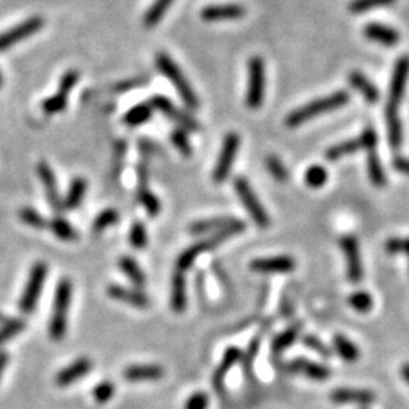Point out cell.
<instances>
[{
	"label": "cell",
	"mask_w": 409,
	"mask_h": 409,
	"mask_svg": "<svg viewBox=\"0 0 409 409\" xmlns=\"http://www.w3.org/2000/svg\"><path fill=\"white\" fill-rule=\"evenodd\" d=\"M347 102H349V94L346 91H335L330 96H325V98H321V99L312 100L308 105L299 108V110L289 113L285 123L289 127H296L305 122L312 120V118H316L317 115L323 113L338 110V108L344 106Z\"/></svg>",
	"instance_id": "cell-1"
},
{
	"label": "cell",
	"mask_w": 409,
	"mask_h": 409,
	"mask_svg": "<svg viewBox=\"0 0 409 409\" xmlns=\"http://www.w3.org/2000/svg\"><path fill=\"white\" fill-rule=\"evenodd\" d=\"M70 300H71V281L67 277H64L57 287L53 312L49 323V335L52 340L59 341L66 337Z\"/></svg>",
	"instance_id": "cell-2"
},
{
	"label": "cell",
	"mask_w": 409,
	"mask_h": 409,
	"mask_svg": "<svg viewBox=\"0 0 409 409\" xmlns=\"http://www.w3.org/2000/svg\"><path fill=\"white\" fill-rule=\"evenodd\" d=\"M156 67L159 69L161 73H164V76L175 85V88L178 90L180 99L184 100V103L190 108V110H196L199 108V98L196 93L192 91L191 85L188 83L187 78L184 76V73L180 71L178 67V64L171 59L167 53H158L156 55Z\"/></svg>",
	"instance_id": "cell-3"
},
{
	"label": "cell",
	"mask_w": 409,
	"mask_h": 409,
	"mask_svg": "<svg viewBox=\"0 0 409 409\" xmlns=\"http://www.w3.org/2000/svg\"><path fill=\"white\" fill-rule=\"evenodd\" d=\"M234 188L236 191V195H238L241 203L244 204V208L249 211L250 217L253 219L258 228H261V229L268 228V226H270V217H268V214L265 212L260 199L256 197L255 191L250 187L249 182H247V179L241 176L236 178L234 180Z\"/></svg>",
	"instance_id": "cell-4"
},
{
	"label": "cell",
	"mask_w": 409,
	"mask_h": 409,
	"mask_svg": "<svg viewBox=\"0 0 409 409\" xmlns=\"http://www.w3.org/2000/svg\"><path fill=\"white\" fill-rule=\"evenodd\" d=\"M47 276V264L46 263H37L29 273L28 284L25 287V292L20 299V311L25 314H30L35 309L38 299L41 296L42 287H45Z\"/></svg>",
	"instance_id": "cell-5"
},
{
	"label": "cell",
	"mask_w": 409,
	"mask_h": 409,
	"mask_svg": "<svg viewBox=\"0 0 409 409\" xmlns=\"http://www.w3.org/2000/svg\"><path fill=\"white\" fill-rule=\"evenodd\" d=\"M265 90V69L264 61L260 57H253L249 61V87H247L246 103L250 110H260L264 100Z\"/></svg>",
	"instance_id": "cell-6"
},
{
	"label": "cell",
	"mask_w": 409,
	"mask_h": 409,
	"mask_svg": "<svg viewBox=\"0 0 409 409\" xmlns=\"http://www.w3.org/2000/svg\"><path fill=\"white\" fill-rule=\"evenodd\" d=\"M240 149V135L235 132H229L223 139V146L220 150V155L217 159V164H215L212 179L217 184H221L226 179H228L231 168L234 166V161L236 158Z\"/></svg>",
	"instance_id": "cell-7"
},
{
	"label": "cell",
	"mask_w": 409,
	"mask_h": 409,
	"mask_svg": "<svg viewBox=\"0 0 409 409\" xmlns=\"http://www.w3.org/2000/svg\"><path fill=\"white\" fill-rule=\"evenodd\" d=\"M42 26H45V20H42L41 17H30L25 20L23 23H20L16 28L4 32V34H0V52L9 49L11 46H14L16 42L21 40L37 34L38 30H41Z\"/></svg>",
	"instance_id": "cell-8"
},
{
	"label": "cell",
	"mask_w": 409,
	"mask_h": 409,
	"mask_svg": "<svg viewBox=\"0 0 409 409\" xmlns=\"http://www.w3.org/2000/svg\"><path fill=\"white\" fill-rule=\"evenodd\" d=\"M340 246L346 255L347 260V277L353 284L361 282L364 276L362 263H361V253H359V244L358 240L353 235H346L340 240Z\"/></svg>",
	"instance_id": "cell-9"
},
{
	"label": "cell",
	"mask_w": 409,
	"mask_h": 409,
	"mask_svg": "<svg viewBox=\"0 0 409 409\" xmlns=\"http://www.w3.org/2000/svg\"><path fill=\"white\" fill-rule=\"evenodd\" d=\"M408 78H409V55H405L396 62L391 83H390L388 108H394V110H397V106H399L401 100L403 99Z\"/></svg>",
	"instance_id": "cell-10"
},
{
	"label": "cell",
	"mask_w": 409,
	"mask_h": 409,
	"mask_svg": "<svg viewBox=\"0 0 409 409\" xmlns=\"http://www.w3.org/2000/svg\"><path fill=\"white\" fill-rule=\"evenodd\" d=\"M150 105L156 108V110L164 115H167L170 120L176 122L180 127L187 129V131H199V123L195 118H191L187 113L180 111L179 108H176L167 98H164V96H155V98L150 100Z\"/></svg>",
	"instance_id": "cell-11"
},
{
	"label": "cell",
	"mask_w": 409,
	"mask_h": 409,
	"mask_svg": "<svg viewBox=\"0 0 409 409\" xmlns=\"http://www.w3.org/2000/svg\"><path fill=\"white\" fill-rule=\"evenodd\" d=\"M250 270L264 275H279V273H289L296 268V261L292 256L279 255L272 258H260L250 263Z\"/></svg>",
	"instance_id": "cell-12"
},
{
	"label": "cell",
	"mask_w": 409,
	"mask_h": 409,
	"mask_svg": "<svg viewBox=\"0 0 409 409\" xmlns=\"http://www.w3.org/2000/svg\"><path fill=\"white\" fill-rule=\"evenodd\" d=\"M37 173L42 182V185H45L46 188V195H47L50 207L59 212L64 207H62V199L59 196L55 173H53V170L50 168V166L46 163V161H41V163H38Z\"/></svg>",
	"instance_id": "cell-13"
},
{
	"label": "cell",
	"mask_w": 409,
	"mask_h": 409,
	"mask_svg": "<svg viewBox=\"0 0 409 409\" xmlns=\"http://www.w3.org/2000/svg\"><path fill=\"white\" fill-rule=\"evenodd\" d=\"M93 369V361L90 358H79L74 362H71L70 365H67L66 369H62L58 374H57V385L58 386H69L71 384H74L76 381L82 379L85 374H88Z\"/></svg>",
	"instance_id": "cell-14"
},
{
	"label": "cell",
	"mask_w": 409,
	"mask_h": 409,
	"mask_svg": "<svg viewBox=\"0 0 409 409\" xmlns=\"http://www.w3.org/2000/svg\"><path fill=\"white\" fill-rule=\"evenodd\" d=\"M106 293L111 299L118 300V302H125L127 305H132L142 309L150 305L149 297L135 288H127L123 285H110L106 288Z\"/></svg>",
	"instance_id": "cell-15"
},
{
	"label": "cell",
	"mask_w": 409,
	"mask_h": 409,
	"mask_svg": "<svg viewBox=\"0 0 409 409\" xmlns=\"http://www.w3.org/2000/svg\"><path fill=\"white\" fill-rule=\"evenodd\" d=\"M246 14L244 6L238 4L212 5L202 9V18L204 21H223V20H238Z\"/></svg>",
	"instance_id": "cell-16"
},
{
	"label": "cell",
	"mask_w": 409,
	"mask_h": 409,
	"mask_svg": "<svg viewBox=\"0 0 409 409\" xmlns=\"http://www.w3.org/2000/svg\"><path fill=\"white\" fill-rule=\"evenodd\" d=\"M164 369L158 364H135L123 370V378L129 382L158 381L164 378Z\"/></svg>",
	"instance_id": "cell-17"
},
{
	"label": "cell",
	"mask_w": 409,
	"mask_h": 409,
	"mask_svg": "<svg viewBox=\"0 0 409 409\" xmlns=\"http://www.w3.org/2000/svg\"><path fill=\"white\" fill-rule=\"evenodd\" d=\"M241 358H243V353H241V350L238 347L232 346V347H229L228 350L224 352L221 362L217 367V370L214 371V376H212V386H214L215 391L220 393V394L224 391V378H226V374L229 373V370Z\"/></svg>",
	"instance_id": "cell-18"
},
{
	"label": "cell",
	"mask_w": 409,
	"mask_h": 409,
	"mask_svg": "<svg viewBox=\"0 0 409 409\" xmlns=\"http://www.w3.org/2000/svg\"><path fill=\"white\" fill-rule=\"evenodd\" d=\"M288 370L297 373V374H304L306 378L312 381H326L330 376V370L326 367V365H321L318 362H312L305 358H297L288 364Z\"/></svg>",
	"instance_id": "cell-19"
},
{
	"label": "cell",
	"mask_w": 409,
	"mask_h": 409,
	"mask_svg": "<svg viewBox=\"0 0 409 409\" xmlns=\"http://www.w3.org/2000/svg\"><path fill=\"white\" fill-rule=\"evenodd\" d=\"M364 35L369 40L378 42V45L394 47L397 42L401 41V34L394 28L379 25V23H370L364 28Z\"/></svg>",
	"instance_id": "cell-20"
},
{
	"label": "cell",
	"mask_w": 409,
	"mask_h": 409,
	"mask_svg": "<svg viewBox=\"0 0 409 409\" xmlns=\"http://www.w3.org/2000/svg\"><path fill=\"white\" fill-rule=\"evenodd\" d=\"M330 401L333 403H357L367 406L376 401L373 391L355 390V388H337L330 393Z\"/></svg>",
	"instance_id": "cell-21"
},
{
	"label": "cell",
	"mask_w": 409,
	"mask_h": 409,
	"mask_svg": "<svg viewBox=\"0 0 409 409\" xmlns=\"http://www.w3.org/2000/svg\"><path fill=\"white\" fill-rule=\"evenodd\" d=\"M171 309L182 314L187 309V279L185 273L176 272L171 279Z\"/></svg>",
	"instance_id": "cell-22"
},
{
	"label": "cell",
	"mask_w": 409,
	"mask_h": 409,
	"mask_svg": "<svg viewBox=\"0 0 409 409\" xmlns=\"http://www.w3.org/2000/svg\"><path fill=\"white\" fill-rule=\"evenodd\" d=\"M349 82L355 90H358L361 93L362 98L370 102L376 103L379 100V91L374 87V83H371L367 76H364L361 71H352L349 76Z\"/></svg>",
	"instance_id": "cell-23"
},
{
	"label": "cell",
	"mask_w": 409,
	"mask_h": 409,
	"mask_svg": "<svg viewBox=\"0 0 409 409\" xmlns=\"http://www.w3.org/2000/svg\"><path fill=\"white\" fill-rule=\"evenodd\" d=\"M211 249H212V247H211L208 238L203 240V241H199L196 244H192L190 249L184 250L179 255L178 263H176V272L185 273L188 268L192 265V263L196 261V258L199 255H202L203 252H207V250H211Z\"/></svg>",
	"instance_id": "cell-24"
},
{
	"label": "cell",
	"mask_w": 409,
	"mask_h": 409,
	"mask_svg": "<svg viewBox=\"0 0 409 409\" xmlns=\"http://www.w3.org/2000/svg\"><path fill=\"white\" fill-rule=\"evenodd\" d=\"M385 118H386V126H388L390 146L394 149H399L402 142H403V129H402L401 118H399V115H397V110L386 106Z\"/></svg>",
	"instance_id": "cell-25"
},
{
	"label": "cell",
	"mask_w": 409,
	"mask_h": 409,
	"mask_svg": "<svg viewBox=\"0 0 409 409\" xmlns=\"http://www.w3.org/2000/svg\"><path fill=\"white\" fill-rule=\"evenodd\" d=\"M236 221V219L234 217H214V219H207V220H199L195 221L190 226V232L199 235V234H204V232H209V231H221L224 228H228V226L234 224Z\"/></svg>",
	"instance_id": "cell-26"
},
{
	"label": "cell",
	"mask_w": 409,
	"mask_h": 409,
	"mask_svg": "<svg viewBox=\"0 0 409 409\" xmlns=\"http://www.w3.org/2000/svg\"><path fill=\"white\" fill-rule=\"evenodd\" d=\"M118 267H120V270L127 276L129 281H131L135 287L142 288L146 285V276L142 270V267L137 264L134 258L122 256L120 261H118Z\"/></svg>",
	"instance_id": "cell-27"
},
{
	"label": "cell",
	"mask_w": 409,
	"mask_h": 409,
	"mask_svg": "<svg viewBox=\"0 0 409 409\" xmlns=\"http://www.w3.org/2000/svg\"><path fill=\"white\" fill-rule=\"evenodd\" d=\"M300 330H302V323H296V325H292L289 328H287L282 333H279V335H276L273 342H272V352L275 355H279V353H282L284 350H287L299 338Z\"/></svg>",
	"instance_id": "cell-28"
},
{
	"label": "cell",
	"mask_w": 409,
	"mask_h": 409,
	"mask_svg": "<svg viewBox=\"0 0 409 409\" xmlns=\"http://www.w3.org/2000/svg\"><path fill=\"white\" fill-rule=\"evenodd\" d=\"M152 114H154V106L150 105V102L149 103H139V105L131 108V110L125 114L123 122L127 126L135 127V126H139V125L149 122L150 118H152Z\"/></svg>",
	"instance_id": "cell-29"
},
{
	"label": "cell",
	"mask_w": 409,
	"mask_h": 409,
	"mask_svg": "<svg viewBox=\"0 0 409 409\" xmlns=\"http://www.w3.org/2000/svg\"><path fill=\"white\" fill-rule=\"evenodd\" d=\"M85 191H87V180H85L83 178H76L73 182H71V185L69 188V192H67V197L66 200L62 202V207L66 208V209H74V208H78L83 196H85Z\"/></svg>",
	"instance_id": "cell-30"
},
{
	"label": "cell",
	"mask_w": 409,
	"mask_h": 409,
	"mask_svg": "<svg viewBox=\"0 0 409 409\" xmlns=\"http://www.w3.org/2000/svg\"><path fill=\"white\" fill-rule=\"evenodd\" d=\"M333 347H335V352L340 355L341 359H344L346 362H355L359 358L358 347L344 335L333 337Z\"/></svg>",
	"instance_id": "cell-31"
},
{
	"label": "cell",
	"mask_w": 409,
	"mask_h": 409,
	"mask_svg": "<svg viewBox=\"0 0 409 409\" xmlns=\"http://www.w3.org/2000/svg\"><path fill=\"white\" fill-rule=\"evenodd\" d=\"M359 149H362V143L361 139H349V142H344V143H338L335 146H332L330 149H328L326 152V158L330 161H335L340 158H344L347 155H353L357 154Z\"/></svg>",
	"instance_id": "cell-32"
},
{
	"label": "cell",
	"mask_w": 409,
	"mask_h": 409,
	"mask_svg": "<svg viewBox=\"0 0 409 409\" xmlns=\"http://www.w3.org/2000/svg\"><path fill=\"white\" fill-rule=\"evenodd\" d=\"M367 168H369L370 180L373 182V184H374L376 187L385 185V182H386L385 171H384L381 159H379L378 155H376L374 150H371V152L369 154V158H367Z\"/></svg>",
	"instance_id": "cell-33"
},
{
	"label": "cell",
	"mask_w": 409,
	"mask_h": 409,
	"mask_svg": "<svg viewBox=\"0 0 409 409\" xmlns=\"http://www.w3.org/2000/svg\"><path fill=\"white\" fill-rule=\"evenodd\" d=\"M171 2H173V0H155L154 5L150 6V9L144 16V25L149 28L158 25L161 18H163L164 14L167 13V9L170 8Z\"/></svg>",
	"instance_id": "cell-34"
},
{
	"label": "cell",
	"mask_w": 409,
	"mask_h": 409,
	"mask_svg": "<svg viewBox=\"0 0 409 409\" xmlns=\"http://www.w3.org/2000/svg\"><path fill=\"white\" fill-rule=\"evenodd\" d=\"M50 229L53 231L59 240L64 241H74L78 240V232L71 228V224L61 217H55L50 223Z\"/></svg>",
	"instance_id": "cell-35"
},
{
	"label": "cell",
	"mask_w": 409,
	"mask_h": 409,
	"mask_svg": "<svg viewBox=\"0 0 409 409\" xmlns=\"http://www.w3.org/2000/svg\"><path fill=\"white\" fill-rule=\"evenodd\" d=\"M138 200L143 204L150 217H156V215L161 212V202L147 187H139Z\"/></svg>",
	"instance_id": "cell-36"
},
{
	"label": "cell",
	"mask_w": 409,
	"mask_h": 409,
	"mask_svg": "<svg viewBox=\"0 0 409 409\" xmlns=\"http://www.w3.org/2000/svg\"><path fill=\"white\" fill-rule=\"evenodd\" d=\"M396 2V0H352L349 4V11L353 14H362L369 13V11L390 6Z\"/></svg>",
	"instance_id": "cell-37"
},
{
	"label": "cell",
	"mask_w": 409,
	"mask_h": 409,
	"mask_svg": "<svg viewBox=\"0 0 409 409\" xmlns=\"http://www.w3.org/2000/svg\"><path fill=\"white\" fill-rule=\"evenodd\" d=\"M305 182L311 188H321L328 182V171L321 166H311L305 173Z\"/></svg>",
	"instance_id": "cell-38"
},
{
	"label": "cell",
	"mask_w": 409,
	"mask_h": 409,
	"mask_svg": "<svg viewBox=\"0 0 409 409\" xmlns=\"http://www.w3.org/2000/svg\"><path fill=\"white\" fill-rule=\"evenodd\" d=\"M67 98H69V94L58 91L55 96H52V98H49V99H46L45 102H42V111H45L49 115H53V114H58V113L64 111V110H66V106H67Z\"/></svg>",
	"instance_id": "cell-39"
},
{
	"label": "cell",
	"mask_w": 409,
	"mask_h": 409,
	"mask_svg": "<svg viewBox=\"0 0 409 409\" xmlns=\"http://www.w3.org/2000/svg\"><path fill=\"white\" fill-rule=\"evenodd\" d=\"M129 243L135 250H143L147 246V231L142 221H135L129 232Z\"/></svg>",
	"instance_id": "cell-40"
},
{
	"label": "cell",
	"mask_w": 409,
	"mask_h": 409,
	"mask_svg": "<svg viewBox=\"0 0 409 409\" xmlns=\"http://www.w3.org/2000/svg\"><path fill=\"white\" fill-rule=\"evenodd\" d=\"M265 167L267 170L270 171L272 176L277 180V182H287L289 175H288V170L287 167L284 166V163L281 159H279L277 156L275 155H270V156H267L265 159Z\"/></svg>",
	"instance_id": "cell-41"
},
{
	"label": "cell",
	"mask_w": 409,
	"mask_h": 409,
	"mask_svg": "<svg viewBox=\"0 0 409 409\" xmlns=\"http://www.w3.org/2000/svg\"><path fill=\"white\" fill-rule=\"evenodd\" d=\"M25 321L21 318H13L6 321L5 325L0 328V346H2L4 342L9 341L11 338H14L16 335L25 329Z\"/></svg>",
	"instance_id": "cell-42"
},
{
	"label": "cell",
	"mask_w": 409,
	"mask_h": 409,
	"mask_svg": "<svg viewBox=\"0 0 409 409\" xmlns=\"http://www.w3.org/2000/svg\"><path fill=\"white\" fill-rule=\"evenodd\" d=\"M118 219H120V215H118L115 209H111V208L105 209L98 215V217H96L93 223V229L94 232H102L106 228H110V226H114L118 221Z\"/></svg>",
	"instance_id": "cell-43"
},
{
	"label": "cell",
	"mask_w": 409,
	"mask_h": 409,
	"mask_svg": "<svg viewBox=\"0 0 409 409\" xmlns=\"http://www.w3.org/2000/svg\"><path fill=\"white\" fill-rule=\"evenodd\" d=\"M170 138H171V143H173L175 147L180 152V155H184L187 158L191 156L192 149H191V144L188 142V137L184 129H175V131L171 132Z\"/></svg>",
	"instance_id": "cell-44"
},
{
	"label": "cell",
	"mask_w": 409,
	"mask_h": 409,
	"mask_svg": "<svg viewBox=\"0 0 409 409\" xmlns=\"http://www.w3.org/2000/svg\"><path fill=\"white\" fill-rule=\"evenodd\" d=\"M349 304L350 306L355 309V311H358V312H369L373 306V299L369 293H365V292H357V293H353L350 294L349 297Z\"/></svg>",
	"instance_id": "cell-45"
},
{
	"label": "cell",
	"mask_w": 409,
	"mask_h": 409,
	"mask_svg": "<svg viewBox=\"0 0 409 409\" xmlns=\"http://www.w3.org/2000/svg\"><path fill=\"white\" fill-rule=\"evenodd\" d=\"M114 393H115L114 384L110 382V381H103L99 385L94 386L93 397H94V401L98 402V403H106V402H110L113 399Z\"/></svg>",
	"instance_id": "cell-46"
},
{
	"label": "cell",
	"mask_w": 409,
	"mask_h": 409,
	"mask_svg": "<svg viewBox=\"0 0 409 409\" xmlns=\"http://www.w3.org/2000/svg\"><path fill=\"white\" fill-rule=\"evenodd\" d=\"M20 219L23 220L26 224L32 226V228L35 229H42L47 226V221L45 220V217L40 212H37L34 208H23L20 211Z\"/></svg>",
	"instance_id": "cell-47"
},
{
	"label": "cell",
	"mask_w": 409,
	"mask_h": 409,
	"mask_svg": "<svg viewBox=\"0 0 409 409\" xmlns=\"http://www.w3.org/2000/svg\"><path fill=\"white\" fill-rule=\"evenodd\" d=\"M302 342H304L305 347H308V349H311V350H314L316 353L321 355V357L330 358V355H332L330 349H329V347L326 346V344L323 342L321 340H318L317 337H314V335H305V337L302 338Z\"/></svg>",
	"instance_id": "cell-48"
},
{
	"label": "cell",
	"mask_w": 409,
	"mask_h": 409,
	"mask_svg": "<svg viewBox=\"0 0 409 409\" xmlns=\"http://www.w3.org/2000/svg\"><path fill=\"white\" fill-rule=\"evenodd\" d=\"M208 406H209L208 394L203 391H197L185 402L184 409H208Z\"/></svg>",
	"instance_id": "cell-49"
},
{
	"label": "cell",
	"mask_w": 409,
	"mask_h": 409,
	"mask_svg": "<svg viewBox=\"0 0 409 409\" xmlns=\"http://www.w3.org/2000/svg\"><path fill=\"white\" fill-rule=\"evenodd\" d=\"M78 81H79V73H78L76 70H69L67 73L62 74L61 82H59V87H58V91L70 94L71 88L74 87V85L78 83Z\"/></svg>",
	"instance_id": "cell-50"
},
{
	"label": "cell",
	"mask_w": 409,
	"mask_h": 409,
	"mask_svg": "<svg viewBox=\"0 0 409 409\" xmlns=\"http://www.w3.org/2000/svg\"><path fill=\"white\" fill-rule=\"evenodd\" d=\"M388 253H408L409 255V238H393L385 244Z\"/></svg>",
	"instance_id": "cell-51"
},
{
	"label": "cell",
	"mask_w": 409,
	"mask_h": 409,
	"mask_svg": "<svg viewBox=\"0 0 409 409\" xmlns=\"http://www.w3.org/2000/svg\"><path fill=\"white\" fill-rule=\"evenodd\" d=\"M359 139H361V143H362V149H367L369 152L374 150L376 144H378V135H376V132L373 131L371 127L365 129V131L361 134Z\"/></svg>",
	"instance_id": "cell-52"
},
{
	"label": "cell",
	"mask_w": 409,
	"mask_h": 409,
	"mask_svg": "<svg viewBox=\"0 0 409 409\" xmlns=\"http://www.w3.org/2000/svg\"><path fill=\"white\" fill-rule=\"evenodd\" d=\"M258 350H260V340H255V341L250 344V347H249V350H247L246 358H244V365H246L247 373H249V371L252 370V364H253V359H255V357H256Z\"/></svg>",
	"instance_id": "cell-53"
},
{
	"label": "cell",
	"mask_w": 409,
	"mask_h": 409,
	"mask_svg": "<svg viewBox=\"0 0 409 409\" xmlns=\"http://www.w3.org/2000/svg\"><path fill=\"white\" fill-rule=\"evenodd\" d=\"M394 168L402 171L405 175H409V159L408 158H396L394 159Z\"/></svg>",
	"instance_id": "cell-54"
},
{
	"label": "cell",
	"mask_w": 409,
	"mask_h": 409,
	"mask_svg": "<svg viewBox=\"0 0 409 409\" xmlns=\"http://www.w3.org/2000/svg\"><path fill=\"white\" fill-rule=\"evenodd\" d=\"M8 361H9V355L6 352H0V378H2V374L6 369Z\"/></svg>",
	"instance_id": "cell-55"
},
{
	"label": "cell",
	"mask_w": 409,
	"mask_h": 409,
	"mask_svg": "<svg viewBox=\"0 0 409 409\" xmlns=\"http://www.w3.org/2000/svg\"><path fill=\"white\" fill-rule=\"evenodd\" d=\"M402 376H403V379L406 381V384L409 385V364H405L403 367H402Z\"/></svg>",
	"instance_id": "cell-56"
},
{
	"label": "cell",
	"mask_w": 409,
	"mask_h": 409,
	"mask_svg": "<svg viewBox=\"0 0 409 409\" xmlns=\"http://www.w3.org/2000/svg\"><path fill=\"white\" fill-rule=\"evenodd\" d=\"M2 83H4V78H2V74H0V87H2Z\"/></svg>",
	"instance_id": "cell-57"
}]
</instances>
